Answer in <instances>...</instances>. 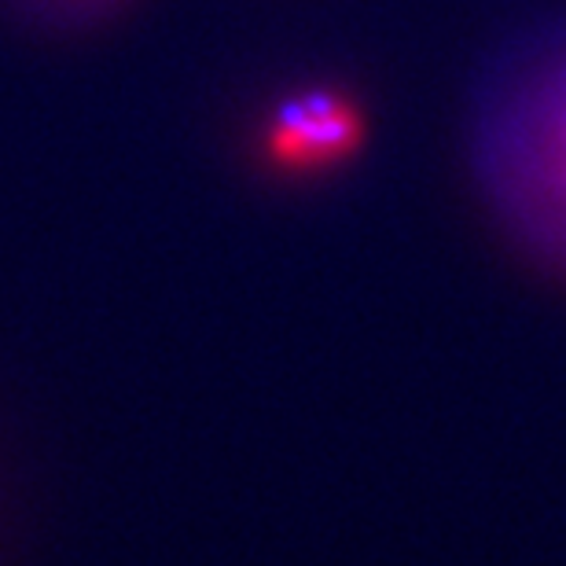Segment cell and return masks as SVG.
<instances>
[{
    "instance_id": "1",
    "label": "cell",
    "mask_w": 566,
    "mask_h": 566,
    "mask_svg": "<svg viewBox=\"0 0 566 566\" xmlns=\"http://www.w3.org/2000/svg\"><path fill=\"white\" fill-rule=\"evenodd\" d=\"M471 163L507 229L566 265V27L523 38L485 71Z\"/></svg>"
},
{
    "instance_id": "2",
    "label": "cell",
    "mask_w": 566,
    "mask_h": 566,
    "mask_svg": "<svg viewBox=\"0 0 566 566\" xmlns=\"http://www.w3.org/2000/svg\"><path fill=\"white\" fill-rule=\"evenodd\" d=\"M365 140V118L357 104L327 88H305L280 104L265 129V158L287 174H316V169L346 163Z\"/></svg>"
},
{
    "instance_id": "3",
    "label": "cell",
    "mask_w": 566,
    "mask_h": 566,
    "mask_svg": "<svg viewBox=\"0 0 566 566\" xmlns=\"http://www.w3.org/2000/svg\"><path fill=\"white\" fill-rule=\"evenodd\" d=\"M30 4L52 11V15H88L96 4H107V0H30Z\"/></svg>"
}]
</instances>
